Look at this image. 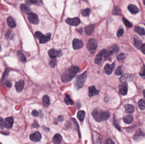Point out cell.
<instances>
[{"label":"cell","mask_w":145,"mask_h":144,"mask_svg":"<svg viewBox=\"0 0 145 144\" xmlns=\"http://www.w3.org/2000/svg\"><path fill=\"white\" fill-rule=\"evenodd\" d=\"M79 70V68L78 67H71L66 69L62 75V81L65 83L71 81L78 73Z\"/></svg>","instance_id":"obj_1"},{"label":"cell","mask_w":145,"mask_h":144,"mask_svg":"<svg viewBox=\"0 0 145 144\" xmlns=\"http://www.w3.org/2000/svg\"><path fill=\"white\" fill-rule=\"evenodd\" d=\"M94 119L98 122L105 120V114L104 111H103L99 109L95 108L92 112Z\"/></svg>","instance_id":"obj_2"},{"label":"cell","mask_w":145,"mask_h":144,"mask_svg":"<svg viewBox=\"0 0 145 144\" xmlns=\"http://www.w3.org/2000/svg\"><path fill=\"white\" fill-rule=\"evenodd\" d=\"M87 72L77 76L74 82V87L76 89H80L82 87L86 80Z\"/></svg>","instance_id":"obj_3"},{"label":"cell","mask_w":145,"mask_h":144,"mask_svg":"<svg viewBox=\"0 0 145 144\" xmlns=\"http://www.w3.org/2000/svg\"><path fill=\"white\" fill-rule=\"evenodd\" d=\"M35 36L37 39L39 40L40 44H45L50 40L51 34H48L46 35H44L42 33L37 31L35 34Z\"/></svg>","instance_id":"obj_4"},{"label":"cell","mask_w":145,"mask_h":144,"mask_svg":"<svg viewBox=\"0 0 145 144\" xmlns=\"http://www.w3.org/2000/svg\"><path fill=\"white\" fill-rule=\"evenodd\" d=\"M97 46L98 42L97 40L95 38H91L88 41L87 47L88 50L91 53H93L97 49Z\"/></svg>","instance_id":"obj_5"},{"label":"cell","mask_w":145,"mask_h":144,"mask_svg":"<svg viewBox=\"0 0 145 144\" xmlns=\"http://www.w3.org/2000/svg\"><path fill=\"white\" fill-rule=\"evenodd\" d=\"M48 54L52 58H56L61 57L62 55V53L61 51L57 50L54 49H50L48 52Z\"/></svg>","instance_id":"obj_6"},{"label":"cell","mask_w":145,"mask_h":144,"mask_svg":"<svg viewBox=\"0 0 145 144\" xmlns=\"http://www.w3.org/2000/svg\"><path fill=\"white\" fill-rule=\"evenodd\" d=\"M107 52V50L106 49L101 50L95 57V63L98 65L101 64L102 60V58L103 56H105Z\"/></svg>","instance_id":"obj_7"},{"label":"cell","mask_w":145,"mask_h":144,"mask_svg":"<svg viewBox=\"0 0 145 144\" xmlns=\"http://www.w3.org/2000/svg\"><path fill=\"white\" fill-rule=\"evenodd\" d=\"M28 19L31 23L36 25L39 23V19L36 14L31 13L28 16Z\"/></svg>","instance_id":"obj_8"},{"label":"cell","mask_w":145,"mask_h":144,"mask_svg":"<svg viewBox=\"0 0 145 144\" xmlns=\"http://www.w3.org/2000/svg\"><path fill=\"white\" fill-rule=\"evenodd\" d=\"M72 47L73 49L76 50L80 49L83 47L84 43L82 41L78 39L75 38L72 41Z\"/></svg>","instance_id":"obj_9"},{"label":"cell","mask_w":145,"mask_h":144,"mask_svg":"<svg viewBox=\"0 0 145 144\" xmlns=\"http://www.w3.org/2000/svg\"><path fill=\"white\" fill-rule=\"evenodd\" d=\"M119 91L120 94L122 96H125L128 92V85L126 82L123 83L119 86Z\"/></svg>","instance_id":"obj_10"},{"label":"cell","mask_w":145,"mask_h":144,"mask_svg":"<svg viewBox=\"0 0 145 144\" xmlns=\"http://www.w3.org/2000/svg\"><path fill=\"white\" fill-rule=\"evenodd\" d=\"M65 21L68 24L72 26H77L81 23L80 19L78 17L74 18H67L66 19Z\"/></svg>","instance_id":"obj_11"},{"label":"cell","mask_w":145,"mask_h":144,"mask_svg":"<svg viewBox=\"0 0 145 144\" xmlns=\"http://www.w3.org/2000/svg\"><path fill=\"white\" fill-rule=\"evenodd\" d=\"M13 123L14 119L12 117L6 118L4 120V127L7 129H10L13 126Z\"/></svg>","instance_id":"obj_12"},{"label":"cell","mask_w":145,"mask_h":144,"mask_svg":"<svg viewBox=\"0 0 145 144\" xmlns=\"http://www.w3.org/2000/svg\"><path fill=\"white\" fill-rule=\"evenodd\" d=\"M42 138V136L40 132H35L30 135V139L31 140L34 142H39Z\"/></svg>","instance_id":"obj_13"},{"label":"cell","mask_w":145,"mask_h":144,"mask_svg":"<svg viewBox=\"0 0 145 144\" xmlns=\"http://www.w3.org/2000/svg\"><path fill=\"white\" fill-rule=\"evenodd\" d=\"M119 50V48L118 46L116 45H113L112 47H111L109 49V50H107V54L105 58H107L109 57V56L113 55L114 53H117Z\"/></svg>","instance_id":"obj_14"},{"label":"cell","mask_w":145,"mask_h":144,"mask_svg":"<svg viewBox=\"0 0 145 144\" xmlns=\"http://www.w3.org/2000/svg\"><path fill=\"white\" fill-rule=\"evenodd\" d=\"M115 67V63H113L112 64H109L107 63L106 65L104 67V70L105 72L108 75H110L114 69Z\"/></svg>","instance_id":"obj_15"},{"label":"cell","mask_w":145,"mask_h":144,"mask_svg":"<svg viewBox=\"0 0 145 144\" xmlns=\"http://www.w3.org/2000/svg\"><path fill=\"white\" fill-rule=\"evenodd\" d=\"M100 91L96 90L95 87L92 86L89 87V96L90 97L99 94Z\"/></svg>","instance_id":"obj_16"},{"label":"cell","mask_w":145,"mask_h":144,"mask_svg":"<svg viewBox=\"0 0 145 144\" xmlns=\"http://www.w3.org/2000/svg\"><path fill=\"white\" fill-rule=\"evenodd\" d=\"M24 86V82L23 80H20L16 82L15 84V88L18 92H21L23 90Z\"/></svg>","instance_id":"obj_17"},{"label":"cell","mask_w":145,"mask_h":144,"mask_svg":"<svg viewBox=\"0 0 145 144\" xmlns=\"http://www.w3.org/2000/svg\"><path fill=\"white\" fill-rule=\"evenodd\" d=\"M62 140V138L59 134H56L53 138V142L54 144H60Z\"/></svg>","instance_id":"obj_18"},{"label":"cell","mask_w":145,"mask_h":144,"mask_svg":"<svg viewBox=\"0 0 145 144\" xmlns=\"http://www.w3.org/2000/svg\"><path fill=\"white\" fill-rule=\"evenodd\" d=\"M21 11L26 14H30L31 13V10L29 6L25 4H22L21 5Z\"/></svg>","instance_id":"obj_19"},{"label":"cell","mask_w":145,"mask_h":144,"mask_svg":"<svg viewBox=\"0 0 145 144\" xmlns=\"http://www.w3.org/2000/svg\"><path fill=\"white\" fill-rule=\"evenodd\" d=\"M128 9L132 14H136L139 12V10L138 9V8L133 4H130L128 6Z\"/></svg>","instance_id":"obj_20"},{"label":"cell","mask_w":145,"mask_h":144,"mask_svg":"<svg viewBox=\"0 0 145 144\" xmlns=\"http://www.w3.org/2000/svg\"><path fill=\"white\" fill-rule=\"evenodd\" d=\"M95 25H92L86 27L85 29V31L88 35H91L93 32Z\"/></svg>","instance_id":"obj_21"},{"label":"cell","mask_w":145,"mask_h":144,"mask_svg":"<svg viewBox=\"0 0 145 144\" xmlns=\"http://www.w3.org/2000/svg\"><path fill=\"white\" fill-rule=\"evenodd\" d=\"M42 104L44 106L48 107L50 104V100L49 97L48 95H45L42 98Z\"/></svg>","instance_id":"obj_22"},{"label":"cell","mask_w":145,"mask_h":144,"mask_svg":"<svg viewBox=\"0 0 145 144\" xmlns=\"http://www.w3.org/2000/svg\"><path fill=\"white\" fill-rule=\"evenodd\" d=\"M124 107L125 108L126 112L128 113H132L135 110V107L132 104H126Z\"/></svg>","instance_id":"obj_23"},{"label":"cell","mask_w":145,"mask_h":144,"mask_svg":"<svg viewBox=\"0 0 145 144\" xmlns=\"http://www.w3.org/2000/svg\"><path fill=\"white\" fill-rule=\"evenodd\" d=\"M17 56L19 58V60L22 63H25L26 62V58L25 57L24 55L23 54V53L21 50L17 51Z\"/></svg>","instance_id":"obj_24"},{"label":"cell","mask_w":145,"mask_h":144,"mask_svg":"<svg viewBox=\"0 0 145 144\" xmlns=\"http://www.w3.org/2000/svg\"><path fill=\"white\" fill-rule=\"evenodd\" d=\"M8 24L9 26L11 28H14L16 26V24L15 21L11 17H9L7 19Z\"/></svg>","instance_id":"obj_25"},{"label":"cell","mask_w":145,"mask_h":144,"mask_svg":"<svg viewBox=\"0 0 145 144\" xmlns=\"http://www.w3.org/2000/svg\"><path fill=\"white\" fill-rule=\"evenodd\" d=\"M123 120L126 124H130L133 120V117L131 115H127L123 118Z\"/></svg>","instance_id":"obj_26"},{"label":"cell","mask_w":145,"mask_h":144,"mask_svg":"<svg viewBox=\"0 0 145 144\" xmlns=\"http://www.w3.org/2000/svg\"><path fill=\"white\" fill-rule=\"evenodd\" d=\"M135 31L140 35H145V30L144 29L140 27H136L135 29Z\"/></svg>","instance_id":"obj_27"},{"label":"cell","mask_w":145,"mask_h":144,"mask_svg":"<svg viewBox=\"0 0 145 144\" xmlns=\"http://www.w3.org/2000/svg\"><path fill=\"white\" fill-rule=\"evenodd\" d=\"M65 102L67 105H72L73 104V101L71 98V96L68 94H66L65 99Z\"/></svg>","instance_id":"obj_28"},{"label":"cell","mask_w":145,"mask_h":144,"mask_svg":"<svg viewBox=\"0 0 145 144\" xmlns=\"http://www.w3.org/2000/svg\"><path fill=\"white\" fill-rule=\"evenodd\" d=\"M85 115V112L84 111H79L77 113V118L80 121H82L84 120Z\"/></svg>","instance_id":"obj_29"},{"label":"cell","mask_w":145,"mask_h":144,"mask_svg":"<svg viewBox=\"0 0 145 144\" xmlns=\"http://www.w3.org/2000/svg\"><path fill=\"white\" fill-rule=\"evenodd\" d=\"M134 42L135 44V46L136 48H137L138 49L140 48L141 46L143 45L142 42L139 39L137 38H134Z\"/></svg>","instance_id":"obj_30"},{"label":"cell","mask_w":145,"mask_h":144,"mask_svg":"<svg viewBox=\"0 0 145 144\" xmlns=\"http://www.w3.org/2000/svg\"><path fill=\"white\" fill-rule=\"evenodd\" d=\"M138 105L140 109L141 110L145 109V101L143 99H141L138 103Z\"/></svg>","instance_id":"obj_31"},{"label":"cell","mask_w":145,"mask_h":144,"mask_svg":"<svg viewBox=\"0 0 145 144\" xmlns=\"http://www.w3.org/2000/svg\"><path fill=\"white\" fill-rule=\"evenodd\" d=\"M57 61L56 58H52L50 60L49 62V65L52 68L55 67L57 65Z\"/></svg>","instance_id":"obj_32"},{"label":"cell","mask_w":145,"mask_h":144,"mask_svg":"<svg viewBox=\"0 0 145 144\" xmlns=\"http://www.w3.org/2000/svg\"><path fill=\"white\" fill-rule=\"evenodd\" d=\"M123 68L122 66H120L118 67V68H117L116 69L115 71L114 74L115 75L119 76L122 74L123 73Z\"/></svg>","instance_id":"obj_33"},{"label":"cell","mask_w":145,"mask_h":144,"mask_svg":"<svg viewBox=\"0 0 145 144\" xmlns=\"http://www.w3.org/2000/svg\"><path fill=\"white\" fill-rule=\"evenodd\" d=\"M90 10L89 8H87L86 9L83 10L82 11V14L83 16L87 17L90 15Z\"/></svg>","instance_id":"obj_34"},{"label":"cell","mask_w":145,"mask_h":144,"mask_svg":"<svg viewBox=\"0 0 145 144\" xmlns=\"http://www.w3.org/2000/svg\"><path fill=\"white\" fill-rule=\"evenodd\" d=\"M129 77V75L128 74H124L120 77V81L122 83L126 82V81L128 79V78Z\"/></svg>","instance_id":"obj_35"},{"label":"cell","mask_w":145,"mask_h":144,"mask_svg":"<svg viewBox=\"0 0 145 144\" xmlns=\"http://www.w3.org/2000/svg\"><path fill=\"white\" fill-rule=\"evenodd\" d=\"M123 22L124 23V25H126V26L130 28L132 26V24L129 21H128L127 19H125L124 18H123Z\"/></svg>","instance_id":"obj_36"},{"label":"cell","mask_w":145,"mask_h":144,"mask_svg":"<svg viewBox=\"0 0 145 144\" xmlns=\"http://www.w3.org/2000/svg\"><path fill=\"white\" fill-rule=\"evenodd\" d=\"M124 34V30L121 28L119 29L118 31H117V36L118 37H120L121 36H122L123 34Z\"/></svg>","instance_id":"obj_37"},{"label":"cell","mask_w":145,"mask_h":144,"mask_svg":"<svg viewBox=\"0 0 145 144\" xmlns=\"http://www.w3.org/2000/svg\"><path fill=\"white\" fill-rule=\"evenodd\" d=\"M120 10L118 7H115L113 10V13L115 15H119L120 14Z\"/></svg>","instance_id":"obj_38"},{"label":"cell","mask_w":145,"mask_h":144,"mask_svg":"<svg viewBox=\"0 0 145 144\" xmlns=\"http://www.w3.org/2000/svg\"><path fill=\"white\" fill-rule=\"evenodd\" d=\"M125 57H126V56L124 53H121L118 55L117 59L119 61H123L125 58Z\"/></svg>","instance_id":"obj_39"},{"label":"cell","mask_w":145,"mask_h":144,"mask_svg":"<svg viewBox=\"0 0 145 144\" xmlns=\"http://www.w3.org/2000/svg\"><path fill=\"white\" fill-rule=\"evenodd\" d=\"M26 2L29 5L38 4H39V1L37 0H26Z\"/></svg>","instance_id":"obj_40"},{"label":"cell","mask_w":145,"mask_h":144,"mask_svg":"<svg viewBox=\"0 0 145 144\" xmlns=\"http://www.w3.org/2000/svg\"><path fill=\"white\" fill-rule=\"evenodd\" d=\"M4 127V120L2 118L0 117V129H3Z\"/></svg>","instance_id":"obj_41"},{"label":"cell","mask_w":145,"mask_h":144,"mask_svg":"<svg viewBox=\"0 0 145 144\" xmlns=\"http://www.w3.org/2000/svg\"><path fill=\"white\" fill-rule=\"evenodd\" d=\"M140 75L141 76H145V66H143L141 68L140 72Z\"/></svg>","instance_id":"obj_42"},{"label":"cell","mask_w":145,"mask_h":144,"mask_svg":"<svg viewBox=\"0 0 145 144\" xmlns=\"http://www.w3.org/2000/svg\"><path fill=\"white\" fill-rule=\"evenodd\" d=\"M32 126L34 128H38L40 127V125L38 124V122L36 120H35L34 122L33 123L32 125Z\"/></svg>","instance_id":"obj_43"},{"label":"cell","mask_w":145,"mask_h":144,"mask_svg":"<svg viewBox=\"0 0 145 144\" xmlns=\"http://www.w3.org/2000/svg\"><path fill=\"white\" fill-rule=\"evenodd\" d=\"M107 144H115L114 142L111 139H107L106 140Z\"/></svg>","instance_id":"obj_44"},{"label":"cell","mask_w":145,"mask_h":144,"mask_svg":"<svg viewBox=\"0 0 145 144\" xmlns=\"http://www.w3.org/2000/svg\"><path fill=\"white\" fill-rule=\"evenodd\" d=\"M32 115L34 117H37L39 115V113L38 112L35 110H34L32 111Z\"/></svg>","instance_id":"obj_45"},{"label":"cell","mask_w":145,"mask_h":144,"mask_svg":"<svg viewBox=\"0 0 145 144\" xmlns=\"http://www.w3.org/2000/svg\"><path fill=\"white\" fill-rule=\"evenodd\" d=\"M113 124H114V127H115L117 129H118L119 131H120V127L119 126H118V124L117 123L116 121V120H115L114 119V122H113Z\"/></svg>","instance_id":"obj_46"},{"label":"cell","mask_w":145,"mask_h":144,"mask_svg":"<svg viewBox=\"0 0 145 144\" xmlns=\"http://www.w3.org/2000/svg\"><path fill=\"white\" fill-rule=\"evenodd\" d=\"M5 83V85H6V86L7 87H11V85H12V84H11V82L9 81H6Z\"/></svg>","instance_id":"obj_47"},{"label":"cell","mask_w":145,"mask_h":144,"mask_svg":"<svg viewBox=\"0 0 145 144\" xmlns=\"http://www.w3.org/2000/svg\"><path fill=\"white\" fill-rule=\"evenodd\" d=\"M140 49H141V52L144 54H145V44H143V45L141 46Z\"/></svg>","instance_id":"obj_48"},{"label":"cell","mask_w":145,"mask_h":144,"mask_svg":"<svg viewBox=\"0 0 145 144\" xmlns=\"http://www.w3.org/2000/svg\"><path fill=\"white\" fill-rule=\"evenodd\" d=\"M58 118H59V121H63V118L61 116H59Z\"/></svg>","instance_id":"obj_49"},{"label":"cell","mask_w":145,"mask_h":144,"mask_svg":"<svg viewBox=\"0 0 145 144\" xmlns=\"http://www.w3.org/2000/svg\"><path fill=\"white\" fill-rule=\"evenodd\" d=\"M143 95L144 97L145 98V90H144L143 91Z\"/></svg>","instance_id":"obj_50"},{"label":"cell","mask_w":145,"mask_h":144,"mask_svg":"<svg viewBox=\"0 0 145 144\" xmlns=\"http://www.w3.org/2000/svg\"><path fill=\"white\" fill-rule=\"evenodd\" d=\"M143 4H144V5H145V0H143Z\"/></svg>","instance_id":"obj_51"},{"label":"cell","mask_w":145,"mask_h":144,"mask_svg":"<svg viewBox=\"0 0 145 144\" xmlns=\"http://www.w3.org/2000/svg\"><path fill=\"white\" fill-rule=\"evenodd\" d=\"M0 49H1V46L0 45Z\"/></svg>","instance_id":"obj_52"}]
</instances>
